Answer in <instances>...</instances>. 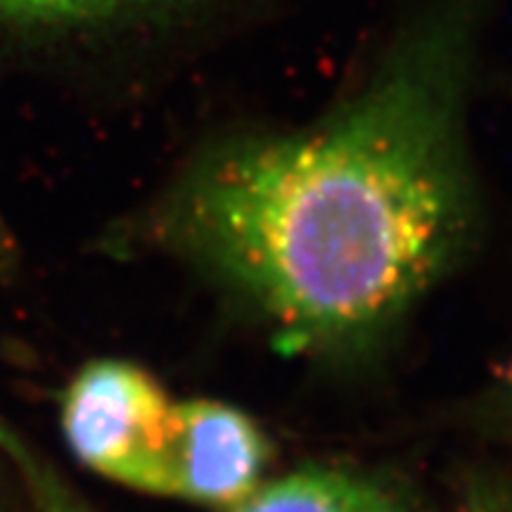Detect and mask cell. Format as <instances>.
Masks as SVG:
<instances>
[{"instance_id":"277c9868","label":"cell","mask_w":512,"mask_h":512,"mask_svg":"<svg viewBox=\"0 0 512 512\" xmlns=\"http://www.w3.org/2000/svg\"><path fill=\"white\" fill-rule=\"evenodd\" d=\"M233 512H420L411 498L380 479L337 470L304 467L266 486H256Z\"/></svg>"},{"instance_id":"7a4b0ae2","label":"cell","mask_w":512,"mask_h":512,"mask_svg":"<svg viewBox=\"0 0 512 512\" xmlns=\"http://www.w3.org/2000/svg\"><path fill=\"white\" fill-rule=\"evenodd\" d=\"M62 427L76 458L98 475L192 503H240L268 465L264 432L238 408L174 401L150 373L114 358L74 377Z\"/></svg>"},{"instance_id":"6da1fadb","label":"cell","mask_w":512,"mask_h":512,"mask_svg":"<svg viewBox=\"0 0 512 512\" xmlns=\"http://www.w3.org/2000/svg\"><path fill=\"white\" fill-rule=\"evenodd\" d=\"M489 3L437 0L325 117L197 155L162 204L171 242L285 339L394 320L475 219L467 102Z\"/></svg>"},{"instance_id":"5b68a950","label":"cell","mask_w":512,"mask_h":512,"mask_svg":"<svg viewBox=\"0 0 512 512\" xmlns=\"http://www.w3.org/2000/svg\"><path fill=\"white\" fill-rule=\"evenodd\" d=\"M0 444L19 467L27 486L29 512H93L19 437L0 425Z\"/></svg>"},{"instance_id":"3957f363","label":"cell","mask_w":512,"mask_h":512,"mask_svg":"<svg viewBox=\"0 0 512 512\" xmlns=\"http://www.w3.org/2000/svg\"><path fill=\"white\" fill-rule=\"evenodd\" d=\"M223 0H0V79H38L83 50Z\"/></svg>"}]
</instances>
